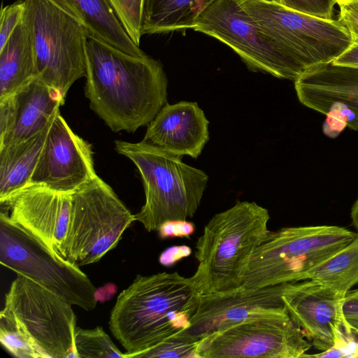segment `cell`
Listing matches in <instances>:
<instances>
[{"label":"cell","mask_w":358,"mask_h":358,"mask_svg":"<svg viewBox=\"0 0 358 358\" xmlns=\"http://www.w3.org/2000/svg\"><path fill=\"white\" fill-rule=\"evenodd\" d=\"M331 63L334 65L358 68V42H352V43Z\"/></svg>","instance_id":"35"},{"label":"cell","mask_w":358,"mask_h":358,"mask_svg":"<svg viewBox=\"0 0 358 358\" xmlns=\"http://www.w3.org/2000/svg\"><path fill=\"white\" fill-rule=\"evenodd\" d=\"M50 126L28 139L0 148V203L29 184Z\"/></svg>","instance_id":"22"},{"label":"cell","mask_w":358,"mask_h":358,"mask_svg":"<svg viewBox=\"0 0 358 358\" xmlns=\"http://www.w3.org/2000/svg\"><path fill=\"white\" fill-rule=\"evenodd\" d=\"M348 322L355 327L358 328V320H348Z\"/></svg>","instance_id":"39"},{"label":"cell","mask_w":358,"mask_h":358,"mask_svg":"<svg viewBox=\"0 0 358 358\" xmlns=\"http://www.w3.org/2000/svg\"><path fill=\"white\" fill-rule=\"evenodd\" d=\"M208 125L196 102L166 103L148 124L143 141L178 157L197 158L209 140Z\"/></svg>","instance_id":"19"},{"label":"cell","mask_w":358,"mask_h":358,"mask_svg":"<svg viewBox=\"0 0 358 358\" xmlns=\"http://www.w3.org/2000/svg\"><path fill=\"white\" fill-rule=\"evenodd\" d=\"M215 0H143L141 34L194 29L199 16Z\"/></svg>","instance_id":"23"},{"label":"cell","mask_w":358,"mask_h":358,"mask_svg":"<svg viewBox=\"0 0 358 358\" xmlns=\"http://www.w3.org/2000/svg\"><path fill=\"white\" fill-rule=\"evenodd\" d=\"M238 1L261 29L284 48L302 75L332 62L352 43L338 20L294 11L276 0Z\"/></svg>","instance_id":"7"},{"label":"cell","mask_w":358,"mask_h":358,"mask_svg":"<svg viewBox=\"0 0 358 358\" xmlns=\"http://www.w3.org/2000/svg\"><path fill=\"white\" fill-rule=\"evenodd\" d=\"M23 18L30 30L37 77L64 98L86 75L87 29L52 0H25Z\"/></svg>","instance_id":"6"},{"label":"cell","mask_w":358,"mask_h":358,"mask_svg":"<svg viewBox=\"0 0 358 358\" xmlns=\"http://www.w3.org/2000/svg\"><path fill=\"white\" fill-rule=\"evenodd\" d=\"M191 278L161 272L137 275L118 295L109 320L128 358L188 329L199 301Z\"/></svg>","instance_id":"2"},{"label":"cell","mask_w":358,"mask_h":358,"mask_svg":"<svg viewBox=\"0 0 358 358\" xmlns=\"http://www.w3.org/2000/svg\"><path fill=\"white\" fill-rule=\"evenodd\" d=\"M71 197L63 258L79 266L96 263L117 246L135 215L99 176Z\"/></svg>","instance_id":"9"},{"label":"cell","mask_w":358,"mask_h":358,"mask_svg":"<svg viewBox=\"0 0 358 358\" xmlns=\"http://www.w3.org/2000/svg\"><path fill=\"white\" fill-rule=\"evenodd\" d=\"M335 1H336V3L340 4L342 3H345V2H348V1H353V0H335Z\"/></svg>","instance_id":"40"},{"label":"cell","mask_w":358,"mask_h":358,"mask_svg":"<svg viewBox=\"0 0 358 358\" xmlns=\"http://www.w3.org/2000/svg\"><path fill=\"white\" fill-rule=\"evenodd\" d=\"M350 217L352 220V224L358 232V197L355 201L351 208Z\"/></svg>","instance_id":"38"},{"label":"cell","mask_w":358,"mask_h":358,"mask_svg":"<svg viewBox=\"0 0 358 358\" xmlns=\"http://www.w3.org/2000/svg\"><path fill=\"white\" fill-rule=\"evenodd\" d=\"M71 194L40 185H28L1 205L10 211L8 216L13 222L63 257L71 218Z\"/></svg>","instance_id":"15"},{"label":"cell","mask_w":358,"mask_h":358,"mask_svg":"<svg viewBox=\"0 0 358 358\" xmlns=\"http://www.w3.org/2000/svg\"><path fill=\"white\" fill-rule=\"evenodd\" d=\"M339 20L349 31L352 42H358V0L338 4Z\"/></svg>","instance_id":"32"},{"label":"cell","mask_w":358,"mask_h":358,"mask_svg":"<svg viewBox=\"0 0 358 358\" xmlns=\"http://www.w3.org/2000/svg\"><path fill=\"white\" fill-rule=\"evenodd\" d=\"M198 343L182 333H179L164 340L152 348L139 354L136 358H199L196 353Z\"/></svg>","instance_id":"28"},{"label":"cell","mask_w":358,"mask_h":358,"mask_svg":"<svg viewBox=\"0 0 358 358\" xmlns=\"http://www.w3.org/2000/svg\"><path fill=\"white\" fill-rule=\"evenodd\" d=\"M36 77L31 36L22 17L0 50V97L11 94Z\"/></svg>","instance_id":"21"},{"label":"cell","mask_w":358,"mask_h":358,"mask_svg":"<svg viewBox=\"0 0 358 358\" xmlns=\"http://www.w3.org/2000/svg\"><path fill=\"white\" fill-rule=\"evenodd\" d=\"M52 1L78 20L90 36L131 55H145L131 40L108 0Z\"/></svg>","instance_id":"20"},{"label":"cell","mask_w":358,"mask_h":358,"mask_svg":"<svg viewBox=\"0 0 358 358\" xmlns=\"http://www.w3.org/2000/svg\"><path fill=\"white\" fill-rule=\"evenodd\" d=\"M357 234L334 225L271 231L255 251L241 287L256 289L306 280L311 269L346 246Z\"/></svg>","instance_id":"5"},{"label":"cell","mask_w":358,"mask_h":358,"mask_svg":"<svg viewBox=\"0 0 358 358\" xmlns=\"http://www.w3.org/2000/svg\"><path fill=\"white\" fill-rule=\"evenodd\" d=\"M0 263L90 311L96 306V288L79 266L61 257L42 241L0 213Z\"/></svg>","instance_id":"8"},{"label":"cell","mask_w":358,"mask_h":358,"mask_svg":"<svg viewBox=\"0 0 358 358\" xmlns=\"http://www.w3.org/2000/svg\"><path fill=\"white\" fill-rule=\"evenodd\" d=\"M0 342L5 350L17 358H39L25 334L6 312H0Z\"/></svg>","instance_id":"26"},{"label":"cell","mask_w":358,"mask_h":358,"mask_svg":"<svg viewBox=\"0 0 358 358\" xmlns=\"http://www.w3.org/2000/svg\"><path fill=\"white\" fill-rule=\"evenodd\" d=\"M75 348L78 358H128L112 341L101 327L92 329L77 327Z\"/></svg>","instance_id":"25"},{"label":"cell","mask_w":358,"mask_h":358,"mask_svg":"<svg viewBox=\"0 0 358 358\" xmlns=\"http://www.w3.org/2000/svg\"><path fill=\"white\" fill-rule=\"evenodd\" d=\"M72 306L38 283L17 275L6 294L2 310L15 320L39 358H78Z\"/></svg>","instance_id":"10"},{"label":"cell","mask_w":358,"mask_h":358,"mask_svg":"<svg viewBox=\"0 0 358 358\" xmlns=\"http://www.w3.org/2000/svg\"><path fill=\"white\" fill-rule=\"evenodd\" d=\"M117 287L114 284H107L103 287L96 289V299L97 301L103 302L113 297L116 292Z\"/></svg>","instance_id":"37"},{"label":"cell","mask_w":358,"mask_h":358,"mask_svg":"<svg viewBox=\"0 0 358 358\" xmlns=\"http://www.w3.org/2000/svg\"><path fill=\"white\" fill-rule=\"evenodd\" d=\"M194 30L229 46L252 71L295 81L301 72L284 48L263 31L238 0H215Z\"/></svg>","instance_id":"11"},{"label":"cell","mask_w":358,"mask_h":358,"mask_svg":"<svg viewBox=\"0 0 358 358\" xmlns=\"http://www.w3.org/2000/svg\"><path fill=\"white\" fill-rule=\"evenodd\" d=\"M118 154L130 159L141 174L145 201L135 214L149 232L169 220H186L199 207L208 176L181 157L144 141H115Z\"/></svg>","instance_id":"4"},{"label":"cell","mask_w":358,"mask_h":358,"mask_svg":"<svg viewBox=\"0 0 358 358\" xmlns=\"http://www.w3.org/2000/svg\"><path fill=\"white\" fill-rule=\"evenodd\" d=\"M191 253L192 249L187 245H174L160 254L159 262L165 266H173L180 259L189 257Z\"/></svg>","instance_id":"34"},{"label":"cell","mask_w":358,"mask_h":358,"mask_svg":"<svg viewBox=\"0 0 358 358\" xmlns=\"http://www.w3.org/2000/svg\"><path fill=\"white\" fill-rule=\"evenodd\" d=\"M85 96L114 132L148 125L167 103V78L160 62L134 56L90 36L85 43Z\"/></svg>","instance_id":"1"},{"label":"cell","mask_w":358,"mask_h":358,"mask_svg":"<svg viewBox=\"0 0 358 358\" xmlns=\"http://www.w3.org/2000/svg\"><path fill=\"white\" fill-rule=\"evenodd\" d=\"M290 282L256 289L243 287L199 296L190 327L181 333L196 341L242 322L288 315L282 296Z\"/></svg>","instance_id":"13"},{"label":"cell","mask_w":358,"mask_h":358,"mask_svg":"<svg viewBox=\"0 0 358 358\" xmlns=\"http://www.w3.org/2000/svg\"><path fill=\"white\" fill-rule=\"evenodd\" d=\"M307 279L345 297L358 284V232L346 246L311 269Z\"/></svg>","instance_id":"24"},{"label":"cell","mask_w":358,"mask_h":358,"mask_svg":"<svg viewBox=\"0 0 358 358\" xmlns=\"http://www.w3.org/2000/svg\"><path fill=\"white\" fill-rule=\"evenodd\" d=\"M312 347L289 315L248 320L210 333L198 343L199 358H298Z\"/></svg>","instance_id":"12"},{"label":"cell","mask_w":358,"mask_h":358,"mask_svg":"<svg viewBox=\"0 0 358 358\" xmlns=\"http://www.w3.org/2000/svg\"><path fill=\"white\" fill-rule=\"evenodd\" d=\"M294 87L303 105L358 131V68L331 62L301 76Z\"/></svg>","instance_id":"16"},{"label":"cell","mask_w":358,"mask_h":358,"mask_svg":"<svg viewBox=\"0 0 358 358\" xmlns=\"http://www.w3.org/2000/svg\"><path fill=\"white\" fill-rule=\"evenodd\" d=\"M305 357H358V328L345 318L336 331L332 348Z\"/></svg>","instance_id":"29"},{"label":"cell","mask_w":358,"mask_h":358,"mask_svg":"<svg viewBox=\"0 0 358 358\" xmlns=\"http://www.w3.org/2000/svg\"><path fill=\"white\" fill-rule=\"evenodd\" d=\"M26 7L25 0H18L1 8L0 27V50L2 49L12 33L21 22Z\"/></svg>","instance_id":"31"},{"label":"cell","mask_w":358,"mask_h":358,"mask_svg":"<svg viewBox=\"0 0 358 358\" xmlns=\"http://www.w3.org/2000/svg\"><path fill=\"white\" fill-rule=\"evenodd\" d=\"M285 7L320 18L331 20L335 0H276Z\"/></svg>","instance_id":"30"},{"label":"cell","mask_w":358,"mask_h":358,"mask_svg":"<svg viewBox=\"0 0 358 358\" xmlns=\"http://www.w3.org/2000/svg\"><path fill=\"white\" fill-rule=\"evenodd\" d=\"M64 97L38 77L0 97V148L18 143L49 127Z\"/></svg>","instance_id":"18"},{"label":"cell","mask_w":358,"mask_h":358,"mask_svg":"<svg viewBox=\"0 0 358 358\" xmlns=\"http://www.w3.org/2000/svg\"><path fill=\"white\" fill-rule=\"evenodd\" d=\"M131 40L139 46L143 0H108Z\"/></svg>","instance_id":"27"},{"label":"cell","mask_w":358,"mask_h":358,"mask_svg":"<svg viewBox=\"0 0 358 358\" xmlns=\"http://www.w3.org/2000/svg\"><path fill=\"white\" fill-rule=\"evenodd\" d=\"M344 296L313 280L290 282L282 296L292 321L305 333L315 349L333 347L336 332L345 318Z\"/></svg>","instance_id":"17"},{"label":"cell","mask_w":358,"mask_h":358,"mask_svg":"<svg viewBox=\"0 0 358 358\" xmlns=\"http://www.w3.org/2000/svg\"><path fill=\"white\" fill-rule=\"evenodd\" d=\"M343 311L348 320H358V288L351 289L346 294Z\"/></svg>","instance_id":"36"},{"label":"cell","mask_w":358,"mask_h":358,"mask_svg":"<svg viewBox=\"0 0 358 358\" xmlns=\"http://www.w3.org/2000/svg\"><path fill=\"white\" fill-rule=\"evenodd\" d=\"M195 231L194 224L186 220H169L164 222L157 230L161 238H189Z\"/></svg>","instance_id":"33"},{"label":"cell","mask_w":358,"mask_h":358,"mask_svg":"<svg viewBox=\"0 0 358 358\" xmlns=\"http://www.w3.org/2000/svg\"><path fill=\"white\" fill-rule=\"evenodd\" d=\"M269 219L268 210L255 201H237L209 220L197 240L198 266L190 277L199 295L242 286L255 251L271 231Z\"/></svg>","instance_id":"3"},{"label":"cell","mask_w":358,"mask_h":358,"mask_svg":"<svg viewBox=\"0 0 358 358\" xmlns=\"http://www.w3.org/2000/svg\"><path fill=\"white\" fill-rule=\"evenodd\" d=\"M96 177L92 145L75 134L59 113L28 185L73 194Z\"/></svg>","instance_id":"14"}]
</instances>
